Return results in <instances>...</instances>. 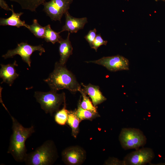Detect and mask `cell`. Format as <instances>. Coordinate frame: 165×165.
<instances>
[{
  "label": "cell",
  "instance_id": "6da1fadb",
  "mask_svg": "<svg viewBox=\"0 0 165 165\" xmlns=\"http://www.w3.org/2000/svg\"><path fill=\"white\" fill-rule=\"evenodd\" d=\"M10 116L12 121V133L7 152L16 161L24 162L27 154L25 142L35 132L34 127L32 125L29 127H25L14 117Z\"/></svg>",
  "mask_w": 165,
  "mask_h": 165
},
{
  "label": "cell",
  "instance_id": "7a4b0ae2",
  "mask_svg": "<svg viewBox=\"0 0 165 165\" xmlns=\"http://www.w3.org/2000/svg\"><path fill=\"white\" fill-rule=\"evenodd\" d=\"M44 81L49 85L50 90L57 91L65 89L72 93L79 91L81 88L75 76L59 62L55 63L53 71Z\"/></svg>",
  "mask_w": 165,
  "mask_h": 165
},
{
  "label": "cell",
  "instance_id": "3957f363",
  "mask_svg": "<svg viewBox=\"0 0 165 165\" xmlns=\"http://www.w3.org/2000/svg\"><path fill=\"white\" fill-rule=\"evenodd\" d=\"M58 157L54 142L49 140L33 151L27 153L24 162L27 165H52Z\"/></svg>",
  "mask_w": 165,
  "mask_h": 165
},
{
  "label": "cell",
  "instance_id": "277c9868",
  "mask_svg": "<svg viewBox=\"0 0 165 165\" xmlns=\"http://www.w3.org/2000/svg\"><path fill=\"white\" fill-rule=\"evenodd\" d=\"M34 96L45 113L51 116L59 110L61 104L65 101L64 92L58 94L57 91L51 90L47 92L36 91Z\"/></svg>",
  "mask_w": 165,
  "mask_h": 165
},
{
  "label": "cell",
  "instance_id": "5b68a950",
  "mask_svg": "<svg viewBox=\"0 0 165 165\" xmlns=\"http://www.w3.org/2000/svg\"><path fill=\"white\" fill-rule=\"evenodd\" d=\"M119 140L122 147L125 150H135L145 145L147 139L140 130L131 128H123L119 134Z\"/></svg>",
  "mask_w": 165,
  "mask_h": 165
},
{
  "label": "cell",
  "instance_id": "8992f818",
  "mask_svg": "<svg viewBox=\"0 0 165 165\" xmlns=\"http://www.w3.org/2000/svg\"><path fill=\"white\" fill-rule=\"evenodd\" d=\"M37 51L39 52L40 56L45 52V50L42 45L32 46L27 42H21L18 44L15 48L8 50L6 54L2 55V57L6 59L13 58L15 55H18L21 57L22 60L30 67L31 56L34 52Z\"/></svg>",
  "mask_w": 165,
  "mask_h": 165
},
{
  "label": "cell",
  "instance_id": "52a82bcc",
  "mask_svg": "<svg viewBox=\"0 0 165 165\" xmlns=\"http://www.w3.org/2000/svg\"><path fill=\"white\" fill-rule=\"evenodd\" d=\"M73 0H50L42 4L43 10L52 21H59L61 23L64 15L70 8Z\"/></svg>",
  "mask_w": 165,
  "mask_h": 165
},
{
  "label": "cell",
  "instance_id": "ba28073f",
  "mask_svg": "<svg viewBox=\"0 0 165 165\" xmlns=\"http://www.w3.org/2000/svg\"><path fill=\"white\" fill-rule=\"evenodd\" d=\"M86 62L101 65L111 72L128 70L129 69V60L124 57L119 55L104 57L97 60L86 61Z\"/></svg>",
  "mask_w": 165,
  "mask_h": 165
},
{
  "label": "cell",
  "instance_id": "9c48e42d",
  "mask_svg": "<svg viewBox=\"0 0 165 165\" xmlns=\"http://www.w3.org/2000/svg\"><path fill=\"white\" fill-rule=\"evenodd\" d=\"M155 156L153 150L149 148L136 149L127 155L123 161L125 165H143L149 163Z\"/></svg>",
  "mask_w": 165,
  "mask_h": 165
},
{
  "label": "cell",
  "instance_id": "30bf717a",
  "mask_svg": "<svg viewBox=\"0 0 165 165\" xmlns=\"http://www.w3.org/2000/svg\"><path fill=\"white\" fill-rule=\"evenodd\" d=\"M62 159L67 165H79L82 164L86 158L85 150L79 146L66 148L61 153Z\"/></svg>",
  "mask_w": 165,
  "mask_h": 165
},
{
  "label": "cell",
  "instance_id": "8fae6325",
  "mask_svg": "<svg viewBox=\"0 0 165 165\" xmlns=\"http://www.w3.org/2000/svg\"><path fill=\"white\" fill-rule=\"evenodd\" d=\"M65 18V24L62 27L61 33L68 31L70 33H76L79 30L83 28L85 25L88 22L86 17L77 18L72 16L67 11L64 14Z\"/></svg>",
  "mask_w": 165,
  "mask_h": 165
},
{
  "label": "cell",
  "instance_id": "7c38bea8",
  "mask_svg": "<svg viewBox=\"0 0 165 165\" xmlns=\"http://www.w3.org/2000/svg\"><path fill=\"white\" fill-rule=\"evenodd\" d=\"M1 66L0 77L2 79V83L5 82L11 86L14 80L19 76L15 69V67L18 66L16 61L6 65L1 64Z\"/></svg>",
  "mask_w": 165,
  "mask_h": 165
},
{
  "label": "cell",
  "instance_id": "4fadbf2b",
  "mask_svg": "<svg viewBox=\"0 0 165 165\" xmlns=\"http://www.w3.org/2000/svg\"><path fill=\"white\" fill-rule=\"evenodd\" d=\"M81 85L83 87L85 93L91 98L92 102L95 107L107 100L100 90L99 86L90 83L86 85L82 83H81Z\"/></svg>",
  "mask_w": 165,
  "mask_h": 165
},
{
  "label": "cell",
  "instance_id": "5bb4252c",
  "mask_svg": "<svg viewBox=\"0 0 165 165\" xmlns=\"http://www.w3.org/2000/svg\"><path fill=\"white\" fill-rule=\"evenodd\" d=\"M70 33L68 32L66 38L64 39L61 38L59 43L60 46L59 51L60 56L59 62L64 65L69 57L72 54L73 47L70 40Z\"/></svg>",
  "mask_w": 165,
  "mask_h": 165
},
{
  "label": "cell",
  "instance_id": "9a60e30c",
  "mask_svg": "<svg viewBox=\"0 0 165 165\" xmlns=\"http://www.w3.org/2000/svg\"><path fill=\"white\" fill-rule=\"evenodd\" d=\"M12 15L8 18L0 19V25L1 26H9L16 27L20 28L23 26L28 28V25L26 24L24 20L22 21L20 19V16L24 13L20 12L15 13L14 10L13 6L11 5Z\"/></svg>",
  "mask_w": 165,
  "mask_h": 165
},
{
  "label": "cell",
  "instance_id": "2e32d148",
  "mask_svg": "<svg viewBox=\"0 0 165 165\" xmlns=\"http://www.w3.org/2000/svg\"><path fill=\"white\" fill-rule=\"evenodd\" d=\"M81 121L77 116L75 110L69 111L67 122L72 129V134L75 138H76L79 133V124Z\"/></svg>",
  "mask_w": 165,
  "mask_h": 165
},
{
  "label": "cell",
  "instance_id": "e0dca14e",
  "mask_svg": "<svg viewBox=\"0 0 165 165\" xmlns=\"http://www.w3.org/2000/svg\"><path fill=\"white\" fill-rule=\"evenodd\" d=\"M18 3L23 9L35 12L37 8L46 0H9Z\"/></svg>",
  "mask_w": 165,
  "mask_h": 165
},
{
  "label": "cell",
  "instance_id": "ac0fdd59",
  "mask_svg": "<svg viewBox=\"0 0 165 165\" xmlns=\"http://www.w3.org/2000/svg\"><path fill=\"white\" fill-rule=\"evenodd\" d=\"M76 114L82 121L83 120L92 121L94 119L100 116L98 112H95L84 109L78 103L77 109L75 110Z\"/></svg>",
  "mask_w": 165,
  "mask_h": 165
},
{
  "label": "cell",
  "instance_id": "d6986e66",
  "mask_svg": "<svg viewBox=\"0 0 165 165\" xmlns=\"http://www.w3.org/2000/svg\"><path fill=\"white\" fill-rule=\"evenodd\" d=\"M45 27V40L47 42H51L53 44L57 42L59 43L61 37L60 35V32H56L52 30L50 24H48Z\"/></svg>",
  "mask_w": 165,
  "mask_h": 165
},
{
  "label": "cell",
  "instance_id": "ffe728a7",
  "mask_svg": "<svg viewBox=\"0 0 165 165\" xmlns=\"http://www.w3.org/2000/svg\"><path fill=\"white\" fill-rule=\"evenodd\" d=\"M69 110L66 108L65 101L64 103L63 108L56 112L54 116V120L58 124L64 126L65 125L68 117Z\"/></svg>",
  "mask_w": 165,
  "mask_h": 165
},
{
  "label": "cell",
  "instance_id": "44dd1931",
  "mask_svg": "<svg viewBox=\"0 0 165 165\" xmlns=\"http://www.w3.org/2000/svg\"><path fill=\"white\" fill-rule=\"evenodd\" d=\"M36 38H44L45 27L40 25L36 19L33 20L32 24L28 25L27 28Z\"/></svg>",
  "mask_w": 165,
  "mask_h": 165
},
{
  "label": "cell",
  "instance_id": "7402d4cb",
  "mask_svg": "<svg viewBox=\"0 0 165 165\" xmlns=\"http://www.w3.org/2000/svg\"><path fill=\"white\" fill-rule=\"evenodd\" d=\"M79 92L81 94L82 97V101L81 102L80 101H79V103L81 107L91 112H98L96 107L93 105L89 98L87 97L83 89L81 88Z\"/></svg>",
  "mask_w": 165,
  "mask_h": 165
},
{
  "label": "cell",
  "instance_id": "603a6c76",
  "mask_svg": "<svg viewBox=\"0 0 165 165\" xmlns=\"http://www.w3.org/2000/svg\"><path fill=\"white\" fill-rule=\"evenodd\" d=\"M107 42V41L103 39L100 34H98L97 35L91 48L94 49L96 52H97L98 48L100 46L103 45L106 46Z\"/></svg>",
  "mask_w": 165,
  "mask_h": 165
},
{
  "label": "cell",
  "instance_id": "cb8c5ba5",
  "mask_svg": "<svg viewBox=\"0 0 165 165\" xmlns=\"http://www.w3.org/2000/svg\"><path fill=\"white\" fill-rule=\"evenodd\" d=\"M97 30L96 28H94L92 30L89 31L88 34L84 37L85 38L89 43L90 46L92 47L93 43L96 36Z\"/></svg>",
  "mask_w": 165,
  "mask_h": 165
},
{
  "label": "cell",
  "instance_id": "d4e9b609",
  "mask_svg": "<svg viewBox=\"0 0 165 165\" xmlns=\"http://www.w3.org/2000/svg\"><path fill=\"white\" fill-rule=\"evenodd\" d=\"M104 164L109 165H125L123 160H121L115 157H110L105 161Z\"/></svg>",
  "mask_w": 165,
  "mask_h": 165
},
{
  "label": "cell",
  "instance_id": "484cf974",
  "mask_svg": "<svg viewBox=\"0 0 165 165\" xmlns=\"http://www.w3.org/2000/svg\"><path fill=\"white\" fill-rule=\"evenodd\" d=\"M0 6L1 8L7 11H11L10 8L4 0H0Z\"/></svg>",
  "mask_w": 165,
  "mask_h": 165
},
{
  "label": "cell",
  "instance_id": "4316f807",
  "mask_svg": "<svg viewBox=\"0 0 165 165\" xmlns=\"http://www.w3.org/2000/svg\"><path fill=\"white\" fill-rule=\"evenodd\" d=\"M160 0L163 1H165V0H155V1H160Z\"/></svg>",
  "mask_w": 165,
  "mask_h": 165
}]
</instances>
